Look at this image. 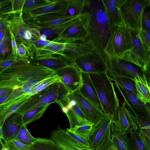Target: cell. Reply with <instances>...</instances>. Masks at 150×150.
I'll return each mask as SVG.
<instances>
[{
  "label": "cell",
  "mask_w": 150,
  "mask_h": 150,
  "mask_svg": "<svg viewBox=\"0 0 150 150\" xmlns=\"http://www.w3.org/2000/svg\"><path fill=\"white\" fill-rule=\"evenodd\" d=\"M55 75V71L51 69L30 62L0 68V89H15L22 87L30 78Z\"/></svg>",
  "instance_id": "1"
},
{
  "label": "cell",
  "mask_w": 150,
  "mask_h": 150,
  "mask_svg": "<svg viewBox=\"0 0 150 150\" xmlns=\"http://www.w3.org/2000/svg\"><path fill=\"white\" fill-rule=\"evenodd\" d=\"M87 11L90 16L89 36L96 47L104 51L111 29L102 0L92 1Z\"/></svg>",
  "instance_id": "2"
},
{
  "label": "cell",
  "mask_w": 150,
  "mask_h": 150,
  "mask_svg": "<svg viewBox=\"0 0 150 150\" xmlns=\"http://www.w3.org/2000/svg\"><path fill=\"white\" fill-rule=\"evenodd\" d=\"M104 113L114 117L120 106L113 82L106 73L89 74Z\"/></svg>",
  "instance_id": "3"
},
{
  "label": "cell",
  "mask_w": 150,
  "mask_h": 150,
  "mask_svg": "<svg viewBox=\"0 0 150 150\" xmlns=\"http://www.w3.org/2000/svg\"><path fill=\"white\" fill-rule=\"evenodd\" d=\"M133 48L130 30L123 22L110 30L104 51L108 57L121 59Z\"/></svg>",
  "instance_id": "4"
},
{
  "label": "cell",
  "mask_w": 150,
  "mask_h": 150,
  "mask_svg": "<svg viewBox=\"0 0 150 150\" xmlns=\"http://www.w3.org/2000/svg\"><path fill=\"white\" fill-rule=\"evenodd\" d=\"M70 93L60 81L54 83L30 96L17 111L23 115L37 107L57 103L66 98Z\"/></svg>",
  "instance_id": "5"
},
{
  "label": "cell",
  "mask_w": 150,
  "mask_h": 150,
  "mask_svg": "<svg viewBox=\"0 0 150 150\" xmlns=\"http://www.w3.org/2000/svg\"><path fill=\"white\" fill-rule=\"evenodd\" d=\"M150 4L149 0H127L119 10L123 23L130 30L139 32L142 29L143 14Z\"/></svg>",
  "instance_id": "6"
},
{
  "label": "cell",
  "mask_w": 150,
  "mask_h": 150,
  "mask_svg": "<svg viewBox=\"0 0 150 150\" xmlns=\"http://www.w3.org/2000/svg\"><path fill=\"white\" fill-rule=\"evenodd\" d=\"M90 16L87 11L82 13L78 21L52 41L58 43L83 42L89 36Z\"/></svg>",
  "instance_id": "7"
},
{
  "label": "cell",
  "mask_w": 150,
  "mask_h": 150,
  "mask_svg": "<svg viewBox=\"0 0 150 150\" xmlns=\"http://www.w3.org/2000/svg\"><path fill=\"white\" fill-rule=\"evenodd\" d=\"M133 48L121 59L132 63L141 68L145 73L148 81H150V52L143 47L137 32L130 30Z\"/></svg>",
  "instance_id": "8"
},
{
  "label": "cell",
  "mask_w": 150,
  "mask_h": 150,
  "mask_svg": "<svg viewBox=\"0 0 150 150\" xmlns=\"http://www.w3.org/2000/svg\"><path fill=\"white\" fill-rule=\"evenodd\" d=\"M107 56L104 51L96 47L91 52L73 62L82 72L88 74L106 73Z\"/></svg>",
  "instance_id": "9"
},
{
  "label": "cell",
  "mask_w": 150,
  "mask_h": 150,
  "mask_svg": "<svg viewBox=\"0 0 150 150\" xmlns=\"http://www.w3.org/2000/svg\"><path fill=\"white\" fill-rule=\"evenodd\" d=\"M113 117L105 114L95 125V129L89 139L93 150H107L114 146L111 140V125Z\"/></svg>",
  "instance_id": "10"
},
{
  "label": "cell",
  "mask_w": 150,
  "mask_h": 150,
  "mask_svg": "<svg viewBox=\"0 0 150 150\" xmlns=\"http://www.w3.org/2000/svg\"><path fill=\"white\" fill-rule=\"evenodd\" d=\"M106 73L108 77H123L134 80V77L139 75L143 79L147 78L144 72L138 66L122 59L108 56Z\"/></svg>",
  "instance_id": "11"
},
{
  "label": "cell",
  "mask_w": 150,
  "mask_h": 150,
  "mask_svg": "<svg viewBox=\"0 0 150 150\" xmlns=\"http://www.w3.org/2000/svg\"><path fill=\"white\" fill-rule=\"evenodd\" d=\"M79 15L72 16L66 13H54L41 14L34 17L22 18L30 28L40 30L50 28Z\"/></svg>",
  "instance_id": "12"
},
{
  "label": "cell",
  "mask_w": 150,
  "mask_h": 150,
  "mask_svg": "<svg viewBox=\"0 0 150 150\" xmlns=\"http://www.w3.org/2000/svg\"><path fill=\"white\" fill-rule=\"evenodd\" d=\"M96 47L91 39L83 42L59 43L57 55L64 57L71 62L91 52Z\"/></svg>",
  "instance_id": "13"
},
{
  "label": "cell",
  "mask_w": 150,
  "mask_h": 150,
  "mask_svg": "<svg viewBox=\"0 0 150 150\" xmlns=\"http://www.w3.org/2000/svg\"><path fill=\"white\" fill-rule=\"evenodd\" d=\"M3 18L10 27L17 43L23 44L28 49L30 58L33 57L35 49L33 43L31 41L26 40L25 38L26 31L29 27L23 19L22 13L11 14Z\"/></svg>",
  "instance_id": "14"
},
{
  "label": "cell",
  "mask_w": 150,
  "mask_h": 150,
  "mask_svg": "<svg viewBox=\"0 0 150 150\" xmlns=\"http://www.w3.org/2000/svg\"><path fill=\"white\" fill-rule=\"evenodd\" d=\"M70 94L88 121L96 125L103 117L105 114L85 98L79 89Z\"/></svg>",
  "instance_id": "15"
},
{
  "label": "cell",
  "mask_w": 150,
  "mask_h": 150,
  "mask_svg": "<svg viewBox=\"0 0 150 150\" xmlns=\"http://www.w3.org/2000/svg\"><path fill=\"white\" fill-rule=\"evenodd\" d=\"M59 81L71 93L79 89L82 83L81 71L72 62L55 71Z\"/></svg>",
  "instance_id": "16"
},
{
  "label": "cell",
  "mask_w": 150,
  "mask_h": 150,
  "mask_svg": "<svg viewBox=\"0 0 150 150\" xmlns=\"http://www.w3.org/2000/svg\"><path fill=\"white\" fill-rule=\"evenodd\" d=\"M57 103L68 117L70 124L69 129L91 123L86 120L70 93L66 98Z\"/></svg>",
  "instance_id": "17"
},
{
  "label": "cell",
  "mask_w": 150,
  "mask_h": 150,
  "mask_svg": "<svg viewBox=\"0 0 150 150\" xmlns=\"http://www.w3.org/2000/svg\"><path fill=\"white\" fill-rule=\"evenodd\" d=\"M115 86L123 96L124 103L134 115L150 119V103L142 102L130 92L122 88L116 83Z\"/></svg>",
  "instance_id": "18"
},
{
  "label": "cell",
  "mask_w": 150,
  "mask_h": 150,
  "mask_svg": "<svg viewBox=\"0 0 150 150\" xmlns=\"http://www.w3.org/2000/svg\"><path fill=\"white\" fill-rule=\"evenodd\" d=\"M124 103L119 106L113 119L117 123L122 134L129 133L132 129H138L136 118Z\"/></svg>",
  "instance_id": "19"
},
{
  "label": "cell",
  "mask_w": 150,
  "mask_h": 150,
  "mask_svg": "<svg viewBox=\"0 0 150 150\" xmlns=\"http://www.w3.org/2000/svg\"><path fill=\"white\" fill-rule=\"evenodd\" d=\"M23 115L16 111L5 121L2 127V139L5 143L16 139L23 125Z\"/></svg>",
  "instance_id": "20"
},
{
  "label": "cell",
  "mask_w": 150,
  "mask_h": 150,
  "mask_svg": "<svg viewBox=\"0 0 150 150\" xmlns=\"http://www.w3.org/2000/svg\"><path fill=\"white\" fill-rule=\"evenodd\" d=\"M50 139L67 150H87L59 127L52 131Z\"/></svg>",
  "instance_id": "21"
},
{
  "label": "cell",
  "mask_w": 150,
  "mask_h": 150,
  "mask_svg": "<svg viewBox=\"0 0 150 150\" xmlns=\"http://www.w3.org/2000/svg\"><path fill=\"white\" fill-rule=\"evenodd\" d=\"M69 0H53L50 3L37 9L22 13L23 17H34L49 13H66Z\"/></svg>",
  "instance_id": "22"
},
{
  "label": "cell",
  "mask_w": 150,
  "mask_h": 150,
  "mask_svg": "<svg viewBox=\"0 0 150 150\" xmlns=\"http://www.w3.org/2000/svg\"><path fill=\"white\" fill-rule=\"evenodd\" d=\"M30 97L27 94H23L0 105V125L1 127L6 120L16 112Z\"/></svg>",
  "instance_id": "23"
},
{
  "label": "cell",
  "mask_w": 150,
  "mask_h": 150,
  "mask_svg": "<svg viewBox=\"0 0 150 150\" xmlns=\"http://www.w3.org/2000/svg\"><path fill=\"white\" fill-rule=\"evenodd\" d=\"M81 76L82 83L79 88L80 93L85 98L101 110L100 103L89 74L81 72Z\"/></svg>",
  "instance_id": "24"
},
{
  "label": "cell",
  "mask_w": 150,
  "mask_h": 150,
  "mask_svg": "<svg viewBox=\"0 0 150 150\" xmlns=\"http://www.w3.org/2000/svg\"><path fill=\"white\" fill-rule=\"evenodd\" d=\"M29 59L32 63L44 66L54 71L72 62L60 55L42 58L33 57Z\"/></svg>",
  "instance_id": "25"
},
{
  "label": "cell",
  "mask_w": 150,
  "mask_h": 150,
  "mask_svg": "<svg viewBox=\"0 0 150 150\" xmlns=\"http://www.w3.org/2000/svg\"><path fill=\"white\" fill-rule=\"evenodd\" d=\"M81 14L76 17L58 24L50 28L40 30V34L45 35L47 37V40L52 41L58 35L75 23L79 19Z\"/></svg>",
  "instance_id": "26"
},
{
  "label": "cell",
  "mask_w": 150,
  "mask_h": 150,
  "mask_svg": "<svg viewBox=\"0 0 150 150\" xmlns=\"http://www.w3.org/2000/svg\"><path fill=\"white\" fill-rule=\"evenodd\" d=\"M134 81L137 97L145 103H150V84L147 78L143 79L138 75L137 77H134Z\"/></svg>",
  "instance_id": "27"
},
{
  "label": "cell",
  "mask_w": 150,
  "mask_h": 150,
  "mask_svg": "<svg viewBox=\"0 0 150 150\" xmlns=\"http://www.w3.org/2000/svg\"><path fill=\"white\" fill-rule=\"evenodd\" d=\"M108 18V24L111 29L115 25L122 23L119 10L110 0H102Z\"/></svg>",
  "instance_id": "28"
},
{
  "label": "cell",
  "mask_w": 150,
  "mask_h": 150,
  "mask_svg": "<svg viewBox=\"0 0 150 150\" xmlns=\"http://www.w3.org/2000/svg\"><path fill=\"white\" fill-rule=\"evenodd\" d=\"M129 133V137L127 134H124L128 150H148L140 136L139 129H132Z\"/></svg>",
  "instance_id": "29"
},
{
  "label": "cell",
  "mask_w": 150,
  "mask_h": 150,
  "mask_svg": "<svg viewBox=\"0 0 150 150\" xmlns=\"http://www.w3.org/2000/svg\"><path fill=\"white\" fill-rule=\"evenodd\" d=\"M111 137L112 142L117 150H128L125 135L122 134L117 123L113 119L111 125Z\"/></svg>",
  "instance_id": "30"
},
{
  "label": "cell",
  "mask_w": 150,
  "mask_h": 150,
  "mask_svg": "<svg viewBox=\"0 0 150 150\" xmlns=\"http://www.w3.org/2000/svg\"><path fill=\"white\" fill-rule=\"evenodd\" d=\"M91 1L88 0H69L66 13L72 16L79 15L83 13L85 8L89 6Z\"/></svg>",
  "instance_id": "31"
},
{
  "label": "cell",
  "mask_w": 150,
  "mask_h": 150,
  "mask_svg": "<svg viewBox=\"0 0 150 150\" xmlns=\"http://www.w3.org/2000/svg\"><path fill=\"white\" fill-rule=\"evenodd\" d=\"M29 150H63V148L50 139L38 138L29 146Z\"/></svg>",
  "instance_id": "32"
},
{
  "label": "cell",
  "mask_w": 150,
  "mask_h": 150,
  "mask_svg": "<svg viewBox=\"0 0 150 150\" xmlns=\"http://www.w3.org/2000/svg\"><path fill=\"white\" fill-rule=\"evenodd\" d=\"M12 57L13 56L11 36L6 25L5 35L0 43V61Z\"/></svg>",
  "instance_id": "33"
},
{
  "label": "cell",
  "mask_w": 150,
  "mask_h": 150,
  "mask_svg": "<svg viewBox=\"0 0 150 150\" xmlns=\"http://www.w3.org/2000/svg\"><path fill=\"white\" fill-rule=\"evenodd\" d=\"M49 105L37 107L28 111L23 115V125L26 126L30 122L40 119Z\"/></svg>",
  "instance_id": "34"
},
{
  "label": "cell",
  "mask_w": 150,
  "mask_h": 150,
  "mask_svg": "<svg viewBox=\"0 0 150 150\" xmlns=\"http://www.w3.org/2000/svg\"><path fill=\"white\" fill-rule=\"evenodd\" d=\"M111 81H114L122 88L137 96L134 80L123 77H108Z\"/></svg>",
  "instance_id": "35"
},
{
  "label": "cell",
  "mask_w": 150,
  "mask_h": 150,
  "mask_svg": "<svg viewBox=\"0 0 150 150\" xmlns=\"http://www.w3.org/2000/svg\"><path fill=\"white\" fill-rule=\"evenodd\" d=\"M95 125L90 123L69 129L73 133L89 140L95 129Z\"/></svg>",
  "instance_id": "36"
},
{
  "label": "cell",
  "mask_w": 150,
  "mask_h": 150,
  "mask_svg": "<svg viewBox=\"0 0 150 150\" xmlns=\"http://www.w3.org/2000/svg\"><path fill=\"white\" fill-rule=\"evenodd\" d=\"M60 77L57 75L48 78L32 87L31 92L28 94L32 96L54 83L59 81Z\"/></svg>",
  "instance_id": "37"
},
{
  "label": "cell",
  "mask_w": 150,
  "mask_h": 150,
  "mask_svg": "<svg viewBox=\"0 0 150 150\" xmlns=\"http://www.w3.org/2000/svg\"><path fill=\"white\" fill-rule=\"evenodd\" d=\"M16 139L28 146L33 144L36 139V138L34 137L29 132L26 126L24 125L18 133Z\"/></svg>",
  "instance_id": "38"
},
{
  "label": "cell",
  "mask_w": 150,
  "mask_h": 150,
  "mask_svg": "<svg viewBox=\"0 0 150 150\" xmlns=\"http://www.w3.org/2000/svg\"><path fill=\"white\" fill-rule=\"evenodd\" d=\"M53 0H25L22 8V13L37 9L51 3Z\"/></svg>",
  "instance_id": "39"
},
{
  "label": "cell",
  "mask_w": 150,
  "mask_h": 150,
  "mask_svg": "<svg viewBox=\"0 0 150 150\" xmlns=\"http://www.w3.org/2000/svg\"><path fill=\"white\" fill-rule=\"evenodd\" d=\"M30 62L29 59L22 58L19 57H8L0 61V68Z\"/></svg>",
  "instance_id": "40"
},
{
  "label": "cell",
  "mask_w": 150,
  "mask_h": 150,
  "mask_svg": "<svg viewBox=\"0 0 150 150\" xmlns=\"http://www.w3.org/2000/svg\"><path fill=\"white\" fill-rule=\"evenodd\" d=\"M139 129L150 137V119L134 115Z\"/></svg>",
  "instance_id": "41"
},
{
  "label": "cell",
  "mask_w": 150,
  "mask_h": 150,
  "mask_svg": "<svg viewBox=\"0 0 150 150\" xmlns=\"http://www.w3.org/2000/svg\"><path fill=\"white\" fill-rule=\"evenodd\" d=\"M138 33L142 44L146 50L150 52V31L142 28Z\"/></svg>",
  "instance_id": "42"
},
{
  "label": "cell",
  "mask_w": 150,
  "mask_h": 150,
  "mask_svg": "<svg viewBox=\"0 0 150 150\" xmlns=\"http://www.w3.org/2000/svg\"><path fill=\"white\" fill-rule=\"evenodd\" d=\"M66 130L67 134L73 138L86 149L87 150H92L89 140L74 134L71 132L69 128H67Z\"/></svg>",
  "instance_id": "43"
},
{
  "label": "cell",
  "mask_w": 150,
  "mask_h": 150,
  "mask_svg": "<svg viewBox=\"0 0 150 150\" xmlns=\"http://www.w3.org/2000/svg\"><path fill=\"white\" fill-rule=\"evenodd\" d=\"M17 55L23 59H29L30 56L26 47L21 43H17Z\"/></svg>",
  "instance_id": "44"
},
{
  "label": "cell",
  "mask_w": 150,
  "mask_h": 150,
  "mask_svg": "<svg viewBox=\"0 0 150 150\" xmlns=\"http://www.w3.org/2000/svg\"><path fill=\"white\" fill-rule=\"evenodd\" d=\"M4 20L6 22V24L8 28L10 34L13 56L15 57H17L18 56L17 55V45L16 40L10 27L5 20V19Z\"/></svg>",
  "instance_id": "45"
},
{
  "label": "cell",
  "mask_w": 150,
  "mask_h": 150,
  "mask_svg": "<svg viewBox=\"0 0 150 150\" xmlns=\"http://www.w3.org/2000/svg\"><path fill=\"white\" fill-rule=\"evenodd\" d=\"M52 76H36L30 78L26 81L25 85L33 87L42 81Z\"/></svg>",
  "instance_id": "46"
},
{
  "label": "cell",
  "mask_w": 150,
  "mask_h": 150,
  "mask_svg": "<svg viewBox=\"0 0 150 150\" xmlns=\"http://www.w3.org/2000/svg\"><path fill=\"white\" fill-rule=\"evenodd\" d=\"M142 28L150 31V11L144 12L142 15Z\"/></svg>",
  "instance_id": "47"
},
{
  "label": "cell",
  "mask_w": 150,
  "mask_h": 150,
  "mask_svg": "<svg viewBox=\"0 0 150 150\" xmlns=\"http://www.w3.org/2000/svg\"><path fill=\"white\" fill-rule=\"evenodd\" d=\"M25 94L23 90L22 87L13 90L6 100L2 104L5 103L13 100L20 96Z\"/></svg>",
  "instance_id": "48"
},
{
  "label": "cell",
  "mask_w": 150,
  "mask_h": 150,
  "mask_svg": "<svg viewBox=\"0 0 150 150\" xmlns=\"http://www.w3.org/2000/svg\"><path fill=\"white\" fill-rule=\"evenodd\" d=\"M140 136L144 145L148 150H150V137L139 130Z\"/></svg>",
  "instance_id": "49"
},
{
  "label": "cell",
  "mask_w": 150,
  "mask_h": 150,
  "mask_svg": "<svg viewBox=\"0 0 150 150\" xmlns=\"http://www.w3.org/2000/svg\"><path fill=\"white\" fill-rule=\"evenodd\" d=\"M12 141L22 150H29V146L25 145L19 140L16 139Z\"/></svg>",
  "instance_id": "50"
},
{
  "label": "cell",
  "mask_w": 150,
  "mask_h": 150,
  "mask_svg": "<svg viewBox=\"0 0 150 150\" xmlns=\"http://www.w3.org/2000/svg\"><path fill=\"white\" fill-rule=\"evenodd\" d=\"M4 144L9 150H22L12 141L5 142Z\"/></svg>",
  "instance_id": "51"
},
{
  "label": "cell",
  "mask_w": 150,
  "mask_h": 150,
  "mask_svg": "<svg viewBox=\"0 0 150 150\" xmlns=\"http://www.w3.org/2000/svg\"><path fill=\"white\" fill-rule=\"evenodd\" d=\"M127 0H110V1L115 5L116 8L120 10L122 6L126 2Z\"/></svg>",
  "instance_id": "52"
},
{
  "label": "cell",
  "mask_w": 150,
  "mask_h": 150,
  "mask_svg": "<svg viewBox=\"0 0 150 150\" xmlns=\"http://www.w3.org/2000/svg\"><path fill=\"white\" fill-rule=\"evenodd\" d=\"M29 28L26 31L25 38V39L27 41H32L31 39L33 37V35Z\"/></svg>",
  "instance_id": "53"
},
{
  "label": "cell",
  "mask_w": 150,
  "mask_h": 150,
  "mask_svg": "<svg viewBox=\"0 0 150 150\" xmlns=\"http://www.w3.org/2000/svg\"><path fill=\"white\" fill-rule=\"evenodd\" d=\"M6 28V26L0 28V43L2 41L5 34Z\"/></svg>",
  "instance_id": "54"
},
{
  "label": "cell",
  "mask_w": 150,
  "mask_h": 150,
  "mask_svg": "<svg viewBox=\"0 0 150 150\" xmlns=\"http://www.w3.org/2000/svg\"><path fill=\"white\" fill-rule=\"evenodd\" d=\"M12 91H11L0 97V105L1 104L6 100L10 95Z\"/></svg>",
  "instance_id": "55"
},
{
  "label": "cell",
  "mask_w": 150,
  "mask_h": 150,
  "mask_svg": "<svg viewBox=\"0 0 150 150\" xmlns=\"http://www.w3.org/2000/svg\"><path fill=\"white\" fill-rule=\"evenodd\" d=\"M6 26V23L4 20L0 17V28Z\"/></svg>",
  "instance_id": "56"
},
{
  "label": "cell",
  "mask_w": 150,
  "mask_h": 150,
  "mask_svg": "<svg viewBox=\"0 0 150 150\" xmlns=\"http://www.w3.org/2000/svg\"><path fill=\"white\" fill-rule=\"evenodd\" d=\"M40 39L42 40H47V36L43 34H41L40 37Z\"/></svg>",
  "instance_id": "57"
},
{
  "label": "cell",
  "mask_w": 150,
  "mask_h": 150,
  "mask_svg": "<svg viewBox=\"0 0 150 150\" xmlns=\"http://www.w3.org/2000/svg\"><path fill=\"white\" fill-rule=\"evenodd\" d=\"M1 139L0 138V150H2L5 145L2 142Z\"/></svg>",
  "instance_id": "58"
},
{
  "label": "cell",
  "mask_w": 150,
  "mask_h": 150,
  "mask_svg": "<svg viewBox=\"0 0 150 150\" xmlns=\"http://www.w3.org/2000/svg\"><path fill=\"white\" fill-rule=\"evenodd\" d=\"M0 138L1 139L2 138V127L0 125Z\"/></svg>",
  "instance_id": "59"
},
{
  "label": "cell",
  "mask_w": 150,
  "mask_h": 150,
  "mask_svg": "<svg viewBox=\"0 0 150 150\" xmlns=\"http://www.w3.org/2000/svg\"><path fill=\"white\" fill-rule=\"evenodd\" d=\"M5 145V144H4ZM2 150H9L8 148L5 145Z\"/></svg>",
  "instance_id": "60"
},
{
  "label": "cell",
  "mask_w": 150,
  "mask_h": 150,
  "mask_svg": "<svg viewBox=\"0 0 150 150\" xmlns=\"http://www.w3.org/2000/svg\"><path fill=\"white\" fill-rule=\"evenodd\" d=\"M2 0H0V8H1V3H2Z\"/></svg>",
  "instance_id": "61"
},
{
  "label": "cell",
  "mask_w": 150,
  "mask_h": 150,
  "mask_svg": "<svg viewBox=\"0 0 150 150\" xmlns=\"http://www.w3.org/2000/svg\"><path fill=\"white\" fill-rule=\"evenodd\" d=\"M63 150H67L63 148Z\"/></svg>",
  "instance_id": "62"
},
{
  "label": "cell",
  "mask_w": 150,
  "mask_h": 150,
  "mask_svg": "<svg viewBox=\"0 0 150 150\" xmlns=\"http://www.w3.org/2000/svg\"></svg>",
  "instance_id": "63"
}]
</instances>
